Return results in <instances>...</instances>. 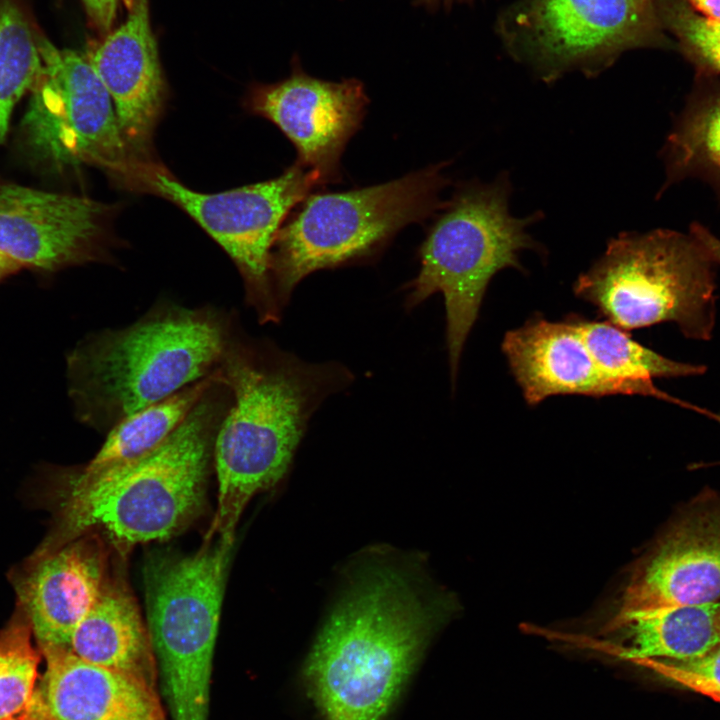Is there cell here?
Wrapping results in <instances>:
<instances>
[{
	"mask_svg": "<svg viewBox=\"0 0 720 720\" xmlns=\"http://www.w3.org/2000/svg\"><path fill=\"white\" fill-rule=\"evenodd\" d=\"M216 370L231 404L214 443L218 500L207 537L234 540L246 505L283 478L315 411L354 375L340 362L305 361L235 326Z\"/></svg>",
	"mask_w": 720,
	"mask_h": 720,
	"instance_id": "cell-1",
	"label": "cell"
},
{
	"mask_svg": "<svg viewBox=\"0 0 720 720\" xmlns=\"http://www.w3.org/2000/svg\"><path fill=\"white\" fill-rule=\"evenodd\" d=\"M231 404L217 380L181 424L143 456L94 476L67 482L59 525L41 553L101 528L121 551L167 539L202 510L214 443Z\"/></svg>",
	"mask_w": 720,
	"mask_h": 720,
	"instance_id": "cell-2",
	"label": "cell"
},
{
	"mask_svg": "<svg viewBox=\"0 0 720 720\" xmlns=\"http://www.w3.org/2000/svg\"><path fill=\"white\" fill-rule=\"evenodd\" d=\"M439 615L392 567H373L358 577L306 664L325 720H381Z\"/></svg>",
	"mask_w": 720,
	"mask_h": 720,
	"instance_id": "cell-3",
	"label": "cell"
},
{
	"mask_svg": "<svg viewBox=\"0 0 720 720\" xmlns=\"http://www.w3.org/2000/svg\"><path fill=\"white\" fill-rule=\"evenodd\" d=\"M211 307L161 304L136 322L87 338L68 358L80 420L110 430L132 413L211 375L233 331Z\"/></svg>",
	"mask_w": 720,
	"mask_h": 720,
	"instance_id": "cell-4",
	"label": "cell"
},
{
	"mask_svg": "<svg viewBox=\"0 0 720 720\" xmlns=\"http://www.w3.org/2000/svg\"><path fill=\"white\" fill-rule=\"evenodd\" d=\"M510 193L506 175L461 186L430 227L418 252L419 272L404 288L407 310L435 293L444 297L452 385L491 279L505 268L522 270L521 251L542 249L527 231L539 215H511Z\"/></svg>",
	"mask_w": 720,
	"mask_h": 720,
	"instance_id": "cell-5",
	"label": "cell"
},
{
	"mask_svg": "<svg viewBox=\"0 0 720 720\" xmlns=\"http://www.w3.org/2000/svg\"><path fill=\"white\" fill-rule=\"evenodd\" d=\"M447 162L359 189L310 193L289 214L271 255V278L283 309L296 286L318 270L368 261L405 226L441 210Z\"/></svg>",
	"mask_w": 720,
	"mask_h": 720,
	"instance_id": "cell-6",
	"label": "cell"
},
{
	"mask_svg": "<svg viewBox=\"0 0 720 720\" xmlns=\"http://www.w3.org/2000/svg\"><path fill=\"white\" fill-rule=\"evenodd\" d=\"M713 266L690 234L621 233L574 292L623 330L673 322L686 337L707 340L716 314Z\"/></svg>",
	"mask_w": 720,
	"mask_h": 720,
	"instance_id": "cell-7",
	"label": "cell"
},
{
	"mask_svg": "<svg viewBox=\"0 0 720 720\" xmlns=\"http://www.w3.org/2000/svg\"><path fill=\"white\" fill-rule=\"evenodd\" d=\"M234 540L206 537L195 553L144 568L148 631L172 720H208L213 652Z\"/></svg>",
	"mask_w": 720,
	"mask_h": 720,
	"instance_id": "cell-8",
	"label": "cell"
},
{
	"mask_svg": "<svg viewBox=\"0 0 720 720\" xmlns=\"http://www.w3.org/2000/svg\"><path fill=\"white\" fill-rule=\"evenodd\" d=\"M510 54L546 82L603 71L634 48H674L658 0H519L500 17Z\"/></svg>",
	"mask_w": 720,
	"mask_h": 720,
	"instance_id": "cell-9",
	"label": "cell"
},
{
	"mask_svg": "<svg viewBox=\"0 0 720 720\" xmlns=\"http://www.w3.org/2000/svg\"><path fill=\"white\" fill-rule=\"evenodd\" d=\"M133 184L175 204L218 243L237 267L246 303L261 323L281 319L283 309L271 278L272 249L289 214L321 186L314 173L294 163L266 181L203 193L187 187L152 162H145Z\"/></svg>",
	"mask_w": 720,
	"mask_h": 720,
	"instance_id": "cell-10",
	"label": "cell"
},
{
	"mask_svg": "<svg viewBox=\"0 0 720 720\" xmlns=\"http://www.w3.org/2000/svg\"><path fill=\"white\" fill-rule=\"evenodd\" d=\"M43 69L20 125L36 164L63 171L99 166L129 183L140 162L122 136L112 99L85 53L41 42Z\"/></svg>",
	"mask_w": 720,
	"mask_h": 720,
	"instance_id": "cell-11",
	"label": "cell"
},
{
	"mask_svg": "<svg viewBox=\"0 0 720 720\" xmlns=\"http://www.w3.org/2000/svg\"><path fill=\"white\" fill-rule=\"evenodd\" d=\"M368 103L359 80L319 79L297 62L287 78L253 88L247 105L279 128L296 149L295 163L323 186L340 177L341 155L361 127Z\"/></svg>",
	"mask_w": 720,
	"mask_h": 720,
	"instance_id": "cell-12",
	"label": "cell"
},
{
	"mask_svg": "<svg viewBox=\"0 0 720 720\" xmlns=\"http://www.w3.org/2000/svg\"><path fill=\"white\" fill-rule=\"evenodd\" d=\"M110 210L83 196L0 184V252L44 272L97 261Z\"/></svg>",
	"mask_w": 720,
	"mask_h": 720,
	"instance_id": "cell-13",
	"label": "cell"
},
{
	"mask_svg": "<svg viewBox=\"0 0 720 720\" xmlns=\"http://www.w3.org/2000/svg\"><path fill=\"white\" fill-rule=\"evenodd\" d=\"M719 600L720 511H709L681 521L639 564L606 630L647 613Z\"/></svg>",
	"mask_w": 720,
	"mask_h": 720,
	"instance_id": "cell-14",
	"label": "cell"
},
{
	"mask_svg": "<svg viewBox=\"0 0 720 720\" xmlns=\"http://www.w3.org/2000/svg\"><path fill=\"white\" fill-rule=\"evenodd\" d=\"M502 351L527 404L554 395H641L677 402L656 386L606 373L594 360L573 319L551 322L535 317L508 331Z\"/></svg>",
	"mask_w": 720,
	"mask_h": 720,
	"instance_id": "cell-15",
	"label": "cell"
},
{
	"mask_svg": "<svg viewBox=\"0 0 720 720\" xmlns=\"http://www.w3.org/2000/svg\"><path fill=\"white\" fill-rule=\"evenodd\" d=\"M85 55L112 99L129 151L139 161H151L165 86L149 0H132L125 21Z\"/></svg>",
	"mask_w": 720,
	"mask_h": 720,
	"instance_id": "cell-16",
	"label": "cell"
},
{
	"mask_svg": "<svg viewBox=\"0 0 720 720\" xmlns=\"http://www.w3.org/2000/svg\"><path fill=\"white\" fill-rule=\"evenodd\" d=\"M107 577V553L95 534H84L40 554L16 584L39 645L68 647Z\"/></svg>",
	"mask_w": 720,
	"mask_h": 720,
	"instance_id": "cell-17",
	"label": "cell"
},
{
	"mask_svg": "<svg viewBox=\"0 0 720 720\" xmlns=\"http://www.w3.org/2000/svg\"><path fill=\"white\" fill-rule=\"evenodd\" d=\"M39 646L46 670L38 693L52 720H164L154 688L68 647Z\"/></svg>",
	"mask_w": 720,
	"mask_h": 720,
	"instance_id": "cell-18",
	"label": "cell"
},
{
	"mask_svg": "<svg viewBox=\"0 0 720 720\" xmlns=\"http://www.w3.org/2000/svg\"><path fill=\"white\" fill-rule=\"evenodd\" d=\"M68 648L90 663L129 675L154 688L156 658L137 603L120 578L108 575L75 629Z\"/></svg>",
	"mask_w": 720,
	"mask_h": 720,
	"instance_id": "cell-19",
	"label": "cell"
},
{
	"mask_svg": "<svg viewBox=\"0 0 720 720\" xmlns=\"http://www.w3.org/2000/svg\"><path fill=\"white\" fill-rule=\"evenodd\" d=\"M618 630H623V643L616 654L630 662L696 659L720 645V601L647 613Z\"/></svg>",
	"mask_w": 720,
	"mask_h": 720,
	"instance_id": "cell-20",
	"label": "cell"
},
{
	"mask_svg": "<svg viewBox=\"0 0 720 720\" xmlns=\"http://www.w3.org/2000/svg\"><path fill=\"white\" fill-rule=\"evenodd\" d=\"M664 159L665 186L696 177L720 198V77L697 75V85L667 138Z\"/></svg>",
	"mask_w": 720,
	"mask_h": 720,
	"instance_id": "cell-21",
	"label": "cell"
},
{
	"mask_svg": "<svg viewBox=\"0 0 720 720\" xmlns=\"http://www.w3.org/2000/svg\"><path fill=\"white\" fill-rule=\"evenodd\" d=\"M218 379L215 370L170 397L127 416L109 430L100 450L76 473L94 476L150 452L181 424Z\"/></svg>",
	"mask_w": 720,
	"mask_h": 720,
	"instance_id": "cell-22",
	"label": "cell"
},
{
	"mask_svg": "<svg viewBox=\"0 0 720 720\" xmlns=\"http://www.w3.org/2000/svg\"><path fill=\"white\" fill-rule=\"evenodd\" d=\"M43 37L24 0H0V146L14 106L41 75Z\"/></svg>",
	"mask_w": 720,
	"mask_h": 720,
	"instance_id": "cell-23",
	"label": "cell"
},
{
	"mask_svg": "<svg viewBox=\"0 0 720 720\" xmlns=\"http://www.w3.org/2000/svg\"><path fill=\"white\" fill-rule=\"evenodd\" d=\"M573 320L596 363L614 377L655 386L653 378L686 377L705 371L703 365L678 362L658 354L609 321Z\"/></svg>",
	"mask_w": 720,
	"mask_h": 720,
	"instance_id": "cell-24",
	"label": "cell"
},
{
	"mask_svg": "<svg viewBox=\"0 0 720 720\" xmlns=\"http://www.w3.org/2000/svg\"><path fill=\"white\" fill-rule=\"evenodd\" d=\"M31 634L25 612L0 631V720H23L33 708L40 654Z\"/></svg>",
	"mask_w": 720,
	"mask_h": 720,
	"instance_id": "cell-25",
	"label": "cell"
},
{
	"mask_svg": "<svg viewBox=\"0 0 720 720\" xmlns=\"http://www.w3.org/2000/svg\"><path fill=\"white\" fill-rule=\"evenodd\" d=\"M658 7L665 31L697 75L720 77V20L701 14L685 0H658Z\"/></svg>",
	"mask_w": 720,
	"mask_h": 720,
	"instance_id": "cell-26",
	"label": "cell"
},
{
	"mask_svg": "<svg viewBox=\"0 0 720 720\" xmlns=\"http://www.w3.org/2000/svg\"><path fill=\"white\" fill-rule=\"evenodd\" d=\"M631 662L701 695L720 691V645L699 658L687 661L644 658Z\"/></svg>",
	"mask_w": 720,
	"mask_h": 720,
	"instance_id": "cell-27",
	"label": "cell"
},
{
	"mask_svg": "<svg viewBox=\"0 0 720 720\" xmlns=\"http://www.w3.org/2000/svg\"><path fill=\"white\" fill-rule=\"evenodd\" d=\"M91 25L102 35L112 31L119 0H81Z\"/></svg>",
	"mask_w": 720,
	"mask_h": 720,
	"instance_id": "cell-28",
	"label": "cell"
},
{
	"mask_svg": "<svg viewBox=\"0 0 720 720\" xmlns=\"http://www.w3.org/2000/svg\"><path fill=\"white\" fill-rule=\"evenodd\" d=\"M689 234L706 252L714 264L720 265V238L699 223L690 226Z\"/></svg>",
	"mask_w": 720,
	"mask_h": 720,
	"instance_id": "cell-29",
	"label": "cell"
},
{
	"mask_svg": "<svg viewBox=\"0 0 720 720\" xmlns=\"http://www.w3.org/2000/svg\"><path fill=\"white\" fill-rule=\"evenodd\" d=\"M691 7L710 18L720 20V0H685Z\"/></svg>",
	"mask_w": 720,
	"mask_h": 720,
	"instance_id": "cell-30",
	"label": "cell"
},
{
	"mask_svg": "<svg viewBox=\"0 0 720 720\" xmlns=\"http://www.w3.org/2000/svg\"><path fill=\"white\" fill-rule=\"evenodd\" d=\"M22 266L0 252V280L18 272Z\"/></svg>",
	"mask_w": 720,
	"mask_h": 720,
	"instance_id": "cell-31",
	"label": "cell"
},
{
	"mask_svg": "<svg viewBox=\"0 0 720 720\" xmlns=\"http://www.w3.org/2000/svg\"><path fill=\"white\" fill-rule=\"evenodd\" d=\"M23 720H52L44 709L38 690L36 691L33 708Z\"/></svg>",
	"mask_w": 720,
	"mask_h": 720,
	"instance_id": "cell-32",
	"label": "cell"
},
{
	"mask_svg": "<svg viewBox=\"0 0 720 720\" xmlns=\"http://www.w3.org/2000/svg\"><path fill=\"white\" fill-rule=\"evenodd\" d=\"M454 0H416L417 5H422L426 8H437L439 6H449Z\"/></svg>",
	"mask_w": 720,
	"mask_h": 720,
	"instance_id": "cell-33",
	"label": "cell"
},
{
	"mask_svg": "<svg viewBox=\"0 0 720 720\" xmlns=\"http://www.w3.org/2000/svg\"><path fill=\"white\" fill-rule=\"evenodd\" d=\"M703 695L720 703V691H709V692L704 693Z\"/></svg>",
	"mask_w": 720,
	"mask_h": 720,
	"instance_id": "cell-34",
	"label": "cell"
}]
</instances>
